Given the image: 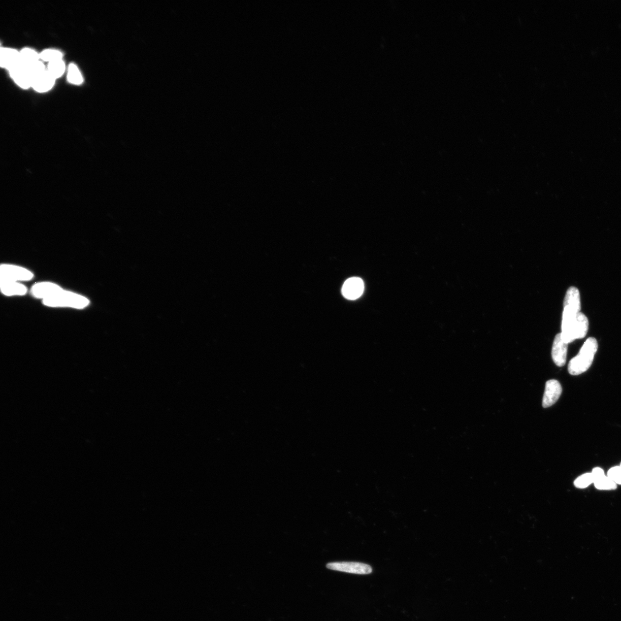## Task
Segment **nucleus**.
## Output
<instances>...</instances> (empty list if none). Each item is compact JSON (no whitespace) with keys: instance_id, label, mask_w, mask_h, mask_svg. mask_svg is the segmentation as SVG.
Returning a JSON list of instances; mask_svg holds the SVG:
<instances>
[{"instance_id":"nucleus-1","label":"nucleus","mask_w":621,"mask_h":621,"mask_svg":"<svg viewBox=\"0 0 621 621\" xmlns=\"http://www.w3.org/2000/svg\"><path fill=\"white\" fill-rule=\"evenodd\" d=\"M589 320L584 314L580 312L576 315L563 313L561 336L567 344L577 339L583 338L587 335Z\"/></svg>"},{"instance_id":"nucleus-2","label":"nucleus","mask_w":621,"mask_h":621,"mask_svg":"<svg viewBox=\"0 0 621 621\" xmlns=\"http://www.w3.org/2000/svg\"><path fill=\"white\" fill-rule=\"evenodd\" d=\"M598 347L596 338H588L582 346L579 353L569 363L568 370L570 374L577 376L587 371L592 366Z\"/></svg>"},{"instance_id":"nucleus-3","label":"nucleus","mask_w":621,"mask_h":621,"mask_svg":"<svg viewBox=\"0 0 621 621\" xmlns=\"http://www.w3.org/2000/svg\"><path fill=\"white\" fill-rule=\"evenodd\" d=\"M43 305L50 307H70L84 309L90 303L88 299L79 294L63 290L49 299L43 300Z\"/></svg>"},{"instance_id":"nucleus-4","label":"nucleus","mask_w":621,"mask_h":621,"mask_svg":"<svg viewBox=\"0 0 621 621\" xmlns=\"http://www.w3.org/2000/svg\"><path fill=\"white\" fill-rule=\"evenodd\" d=\"M33 278V273L24 268L10 264H3L0 267V280L19 283L31 280Z\"/></svg>"},{"instance_id":"nucleus-5","label":"nucleus","mask_w":621,"mask_h":621,"mask_svg":"<svg viewBox=\"0 0 621 621\" xmlns=\"http://www.w3.org/2000/svg\"><path fill=\"white\" fill-rule=\"evenodd\" d=\"M330 570L358 575L370 574L372 568L368 564L356 562H334L327 564Z\"/></svg>"},{"instance_id":"nucleus-6","label":"nucleus","mask_w":621,"mask_h":621,"mask_svg":"<svg viewBox=\"0 0 621 621\" xmlns=\"http://www.w3.org/2000/svg\"><path fill=\"white\" fill-rule=\"evenodd\" d=\"M563 313L576 315L580 312L581 303L579 290L575 286H571L567 291L564 298Z\"/></svg>"},{"instance_id":"nucleus-7","label":"nucleus","mask_w":621,"mask_h":621,"mask_svg":"<svg viewBox=\"0 0 621 621\" xmlns=\"http://www.w3.org/2000/svg\"><path fill=\"white\" fill-rule=\"evenodd\" d=\"M63 290L60 286L51 282H41L32 286L31 293L34 298L43 301L54 296Z\"/></svg>"},{"instance_id":"nucleus-8","label":"nucleus","mask_w":621,"mask_h":621,"mask_svg":"<svg viewBox=\"0 0 621 621\" xmlns=\"http://www.w3.org/2000/svg\"><path fill=\"white\" fill-rule=\"evenodd\" d=\"M562 393L561 384L557 380H550L546 382L545 389L542 399V406L548 408L558 402Z\"/></svg>"},{"instance_id":"nucleus-9","label":"nucleus","mask_w":621,"mask_h":621,"mask_svg":"<svg viewBox=\"0 0 621 621\" xmlns=\"http://www.w3.org/2000/svg\"><path fill=\"white\" fill-rule=\"evenodd\" d=\"M364 284L359 277H351L345 281L342 288L343 296L349 300H355L364 292Z\"/></svg>"},{"instance_id":"nucleus-10","label":"nucleus","mask_w":621,"mask_h":621,"mask_svg":"<svg viewBox=\"0 0 621 621\" xmlns=\"http://www.w3.org/2000/svg\"><path fill=\"white\" fill-rule=\"evenodd\" d=\"M568 344L563 340L561 334L555 336L553 341L551 357L557 366L562 367L566 363Z\"/></svg>"},{"instance_id":"nucleus-11","label":"nucleus","mask_w":621,"mask_h":621,"mask_svg":"<svg viewBox=\"0 0 621 621\" xmlns=\"http://www.w3.org/2000/svg\"><path fill=\"white\" fill-rule=\"evenodd\" d=\"M15 83L21 88L27 89L32 87V77L27 68L20 64L9 71Z\"/></svg>"},{"instance_id":"nucleus-12","label":"nucleus","mask_w":621,"mask_h":621,"mask_svg":"<svg viewBox=\"0 0 621 621\" xmlns=\"http://www.w3.org/2000/svg\"><path fill=\"white\" fill-rule=\"evenodd\" d=\"M20 64V51L11 48H2L0 55V65L2 68L10 71Z\"/></svg>"},{"instance_id":"nucleus-13","label":"nucleus","mask_w":621,"mask_h":621,"mask_svg":"<svg viewBox=\"0 0 621 621\" xmlns=\"http://www.w3.org/2000/svg\"><path fill=\"white\" fill-rule=\"evenodd\" d=\"M55 79L47 71L33 78L32 87L36 92L45 93L53 88Z\"/></svg>"},{"instance_id":"nucleus-14","label":"nucleus","mask_w":621,"mask_h":621,"mask_svg":"<svg viewBox=\"0 0 621 621\" xmlns=\"http://www.w3.org/2000/svg\"><path fill=\"white\" fill-rule=\"evenodd\" d=\"M0 289L6 296H23L27 292V288L18 282L0 280Z\"/></svg>"},{"instance_id":"nucleus-15","label":"nucleus","mask_w":621,"mask_h":621,"mask_svg":"<svg viewBox=\"0 0 621 621\" xmlns=\"http://www.w3.org/2000/svg\"><path fill=\"white\" fill-rule=\"evenodd\" d=\"M20 63L27 67L40 59V54L31 48H24L20 51Z\"/></svg>"},{"instance_id":"nucleus-16","label":"nucleus","mask_w":621,"mask_h":621,"mask_svg":"<svg viewBox=\"0 0 621 621\" xmlns=\"http://www.w3.org/2000/svg\"><path fill=\"white\" fill-rule=\"evenodd\" d=\"M65 69L66 67L63 59H59L49 63L47 71L56 80L63 76Z\"/></svg>"},{"instance_id":"nucleus-17","label":"nucleus","mask_w":621,"mask_h":621,"mask_svg":"<svg viewBox=\"0 0 621 621\" xmlns=\"http://www.w3.org/2000/svg\"><path fill=\"white\" fill-rule=\"evenodd\" d=\"M68 80L71 84L75 85H80L83 82V77L80 71L75 63H71L69 64L68 70Z\"/></svg>"},{"instance_id":"nucleus-18","label":"nucleus","mask_w":621,"mask_h":621,"mask_svg":"<svg viewBox=\"0 0 621 621\" xmlns=\"http://www.w3.org/2000/svg\"><path fill=\"white\" fill-rule=\"evenodd\" d=\"M593 484H594L595 487L599 490H614L616 488V486H617L613 480L606 475L598 477V478L595 480Z\"/></svg>"},{"instance_id":"nucleus-19","label":"nucleus","mask_w":621,"mask_h":621,"mask_svg":"<svg viewBox=\"0 0 621 621\" xmlns=\"http://www.w3.org/2000/svg\"><path fill=\"white\" fill-rule=\"evenodd\" d=\"M40 56L42 61L50 63L56 60L62 59L63 54L58 50L47 49L40 53Z\"/></svg>"},{"instance_id":"nucleus-20","label":"nucleus","mask_w":621,"mask_h":621,"mask_svg":"<svg viewBox=\"0 0 621 621\" xmlns=\"http://www.w3.org/2000/svg\"><path fill=\"white\" fill-rule=\"evenodd\" d=\"M594 483L592 473H585L575 480L574 485L578 488H585Z\"/></svg>"},{"instance_id":"nucleus-21","label":"nucleus","mask_w":621,"mask_h":621,"mask_svg":"<svg viewBox=\"0 0 621 621\" xmlns=\"http://www.w3.org/2000/svg\"><path fill=\"white\" fill-rule=\"evenodd\" d=\"M26 68H27L29 73L31 74V75L32 77V80L34 77H36L37 76L40 75V74H42V73L47 71L44 63H43L41 60L30 64L29 66Z\"/></svg>"},{"instance_id":"nucleus-22","label":"nucleus","mask_w":621,"mask_h":621,"mask_svg":"<svg viewBox=\"0 0 621 621\" xmlns=\"http://www.w3.org/2000/svg\"><path fill=\"white\" fill-rule=\"evenodd\" d=\"M607 476L617 485H621V467L615 466L610 469Z\"/></svg>"},{"instance_id":"nucleus-23","label":"nucleus","mask_w":621,"mask_h":621,"mask_svg":"<svg viewBox=\"0 0 621 621\" xmlns=\"http://www.w3.org/2000/svg\"><path fill=\"white\" fill-rule=\"evenodd\" d=\"M620 466L621 467V463H620Z\"/></svg>"}]
</instances>
